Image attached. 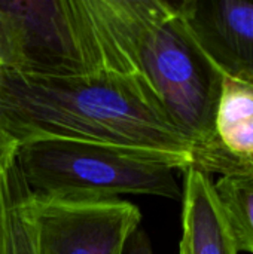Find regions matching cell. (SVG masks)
Here are the masks:
<instances>
[{"label":"cell","mask_w":253,"mask_h":254,"mask_svg":"<svg viewBox=\"0 0 253 254\" xmlns=\"http://www.w3.org/2000/svg\"><path fill=\"white\" fill-rule=\"evenodd\" d=\"M213 186L239 253L253 254V171L222 176Z\"/></svg>","instance_id":"cell-9"},{"label":"cell","mask_w":253,"mask_h":254,"mask_svg":"<svg viewBox=\"0 0 253 254\" xmlns=\"http://www.w3.org/2000/svg\"><path fill=\"white\" fill-rule=\"evenodd\" d=\"M37 254H124L140 208L121 198L28 195Z\"/></svg>","instance_id":"cell-5"},{"label":"cell","mask_w":253,"mask_h":254,"mask_svg":"<svg viewBox=\"0 0 253 254\" xmlns=\"http://www.w3.org/2000/svg\"><path fill=\"white\" fill-rule=\"evenodd\" d=\"M28 195L30 190L24 185L15 164L9 182L6 254H37L34 225L28 210Z\"/></svg>","instance_id":"cell-10"},{"label":"cell","mask_w":253,"mask_h":254,"mask_svg":"<svg viewBox=\"0 0 253 254\" xmlns=\"http://www.w3.org/2000/svg\"><path fill=\"white\" fill-rule=\"evenodd\" d=\"M15 164L24 185L36 196L152 195L182 199L174 177L177 164L146 150L67 138H33L18 144Z\"/></svg>","instance_id":"cell-3"},{"label":"cell","mask_w":253,"mask_h":254,"mask_svg":"<svg viewBox=\"0 0 253 254\" xmlns=\"http://www.w3.org/2000/svg\"><path fill=\"white\" fill-rule=\"evenodd\" d=\"M143 74L173 125L194 144V158L213 141L224 73L204 52L176 1L163 9L140 46Z\"/></svg>","instance_id":"cell-4"},{"label":"cell","mask_w":253,"mask_h":254,"mask_svg":"<svg viewBox=\"0 0 253 254\" xmlns=\"http://www.w3.org/2000/svg\"><path fill=\"white\" fill-rule=\"evenodd\" d=\"M182 204L179 254H239L209 174L194 168L185 171Z\"/></svg>","instance_id":"cell-8"},{"label":"cell","mask_w":253,"mask_h":254,"mask_svg":"<svg viewBox=\"0 0 253 254\" xmlns=\"http://www.w3.org/2000/svg\"><path fill=\"white\" fill-rule=\"evenodd\" d=\"M164 0H0L6 68L36 76L145 77L143 36ZM148 82V80H146Z\"/></svg>","instance_id":"cell-2"},{"label":"cell","mask_w":253,"mask_h":254,"mask_svg":"<svg viewBox=\"0 0 253 254\" xmlns=\"http://www.w3.org/2000/svg\"><path fill=\"white\" fill-rule=\"evenodd\" d=\"M0 60L3 68H6L9 64V39H7V27L1 9H0Z\"/></svg>","instance_id":"cell-13"},{"label":"cell","mask_w":253,"mask_h":254,"mask_svg":"<svg viewBox=\"0 0 253 254\" xmlns=\"http://www.w3.org/2000/svg\"><path fill=\"white\" fill-rule=\"evenodd\" d=\"M125 250H127V254H155L148 234L140 228L134 231V234L127 243Z\"/></svg>","instance_id":"cell-12"},{"label":"cell","mask_w":253,"mask_h":254,"mask_svg":"<svg viewBox=\"0 0 253 254\" xmlns=\"http://www.w3.org/2000/svg\"><path fill=\"white\" fill-rule=\"evenodd\" d=\"M0 68H3V64H1V60H0Z\"/></svg>","instance_id":"cell-14"},{"label":"cell","mask_w":253,"mask_h":254,"mask_svg":"<svg viewBox=\"0 0 253 254\" xmlns=\"http://www.w3.org/2000/svg\"><path fill=\"white\" fill-rule=\"evenodd\" d=\"M18 141L0 128V254H6L9 182L15 165Z\"/></svg>","instance_id":"cell-11"},{"label":"cell","mask_w":253,"mask_h":254,"mask_svg":"<svg viewBox=\"0 0 253 254\" xmlns=\"http://www.w3.org/2000/svg\"><path fill=\"white\" fill-rule=\"evenodd\" d=\"M194 37L225 76L253 83V1H176Z\"/></svg>","instance_id":"cell-6"},{"label":"cell","mask_w":253,"mask_h":254,"mask_svg":"<svg viewBox=\"0 0 253 254\" xmlns=\"http://www.w3.org/2000/svg\"><path fill=\"white\" fill-rule=\"evenodd\" d=\"M192 168L221 177L253 171V83L224 74L213 141Z\"/></svg>","instance_id":"cell-7"},{"label":"cell","mask_w":253,"mask_h":254,"mask_svg":"<svg viewBox=\"0 0 253 254\" xmlns=\"http://www.w3.org/2000/svg\"><path fill=\"white\" fill-rule=\"evenodd\" d=\"M0 128L18 143L67 138L130 147L194 167V144L143 77L36 76L0 68Z\"/></svg>","instance_id":"cell-1"}]
</instances>
